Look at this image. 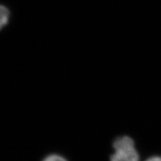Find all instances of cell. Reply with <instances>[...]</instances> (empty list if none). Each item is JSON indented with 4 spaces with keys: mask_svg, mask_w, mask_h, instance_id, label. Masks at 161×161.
<instances>
[{
    "mask_svg": "<svg viewBox=\"0 0 161 161\" xmlns=\"http://www.w3.org/2000/svg\"><path fill=\"white\" fill-rule=\"evenodd\" d=\"M115 153L110 161H140V154L134 140L128 136L118 137L113 144Z\"/></svg>",
    "mask_w": 161,
    "mask_h": 161,
    "instance_id": "1",
    "label": "cell"
},
{
    "mask_svg": "<svg viewBox=\"0 0 161 161\" xmlns=\"http://www.w3.org/2000/svg\"><path fill=\"white\" fill-rule=\"evenodd\" d=\"M9 10L6 7L0 5V30L7 24L9 20Z\"/></svg>",
    "mask_w": 161,
    "mask_h": 161,
    "instance_id": "2",
    "label": "cell"
},
{
    "mask_svg": "<svg viewBox=\"0 0 161 161\" xmlns=\"http://www.w3.org/2000/svg\"><path fill=\"white\" fill-rule=\"evenodd\" d=\"M44 161H67L63 157L58 155H51L47 157Z\"/></svg>",
    "mask_w": 161,
    "mask_h": 161,
    "instance_id": "3",
    "label": "cell"
},
{
    "mask_svg": "<svg viewBox=\"0 0 161 161\" xmlns=\"http://www.w3.org/2000/svg\"><path fill=\"white\" fill-rule=\"evenodd\" d=\"M145 161H161V157L160 156H153V157L147 158Z\"/></svg>",
    "mask_w": 161,
    "mask_h": 161,
    "instance_id": "4",
    "label": "cell"
}]
</instances>
